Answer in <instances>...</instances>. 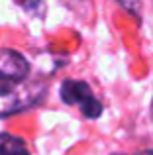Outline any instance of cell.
I'll list each match as a JSON object with an SVG mask.
<instances>
[{"label": "cell", "mask_w": 153, "mask_h": 155, "mask_svg": "<svg viewBox=\"0 0 153 155\" xmlns=\"http://www.w3.org/2000/svg\"><path fill=\"white\" fill-rule=\"evenodd\" d=\"M47 92L45 81L22 79V81H2L0 83V118L26 112L43 102Z\"/></svg>", "instance_id": "1"}, {"label": "cell", "mask_w": 153, "mask_h": 155, "mask_svg": "<svg viewBox=\"0 0 153 155\" xmlns=\"http://www.w3.org/2000/svg\"><path fill=\"white\" fill-rule=\"evenodd\" d=\"M59 96L67 106H79L80 114L88 120H96L102 116V102L94 96L92 88L84 81L65 79L59 87Z\"/></svg>", "instance_id": "2"}, {"label": "cell", "mask_w": 153, "mask_h": 155, "mask_svg": "<svg viewBox=\"0 0 153 155\" xmlns=\"http://www.w3.org/2000/svg\"><path fill=\"white\" fill-rule=\"evenodd\" d=\"M30 63L20 51L0 47V81H22L28 79Z\"/></svg>", "instance_id": "3"}, {"label": "cell", "mask_w": 153, "mask_h": 155, "mask_svg": "<svg viewBox=\"0 0 153 155\" xmlns=\"http://www.w3.org/2000/svg\"><path fill=\"white\" fill-rule=\"evenodd\" d=\"M0 155H31L26 141L8 132H0Z\"/></svg>", "instance_id": "4"}, {"label": "cell", "mask_w": 153, "mask_h": 155, "mask_svg": "<svg viewBox=\"0 0 153 155\" xmlns=\"http://www.w3.org/2000/svg\"><path fill=\"white\" fill-rule=\"evenodd\" d=\"M63 4L67 8H71L73 12H76V14H86L92 8L90 0H63Z\"/></svg>", "instance_id": "5"}, {"label": "cell", "mask_w": 153, "mask_h": 155, "mask_svg": "<svg viewBox=\"0 0 153 155\" xmlns=\"http://www.w3.org/2000/svg\"><path fill=\"white\" fill-rule=\"evenodd\" d=\"M20 6L30 14H41L43 12V2L45 0H16Z\"/></svg>", "instance_id": "6"}, {"label": "cell", "mask_w": 153, "mask_h": 155, "mask_svg": "<svg viewBox=\"0 0 153 155\" xmlns=\"http://www.w3.org/2000/svg\"><path fill=\"white\" fill-rule=\"evenodd\" d=\"M116 2H118L126 12H130L132 16L139 18V12H142V2H139V0H116Z\"/></svg>", "instance_id": "7"}, {"label": "cell", "mask_w": 153, "mask_h": 155, "mask_svg": "<svg viewBox=\"0 0 153 155\" xmlns=\"http://www.w3.org/2000/svg\"><path fill=\"white\" fill-rule=\"evenodd\" d=\"M114 155H153V149H143L138 153H114Z\"/></svg>", "instance_id": "8"}, {"label": "cell", "mask_w": 153, "mask_h": 155, "mask_svg": "<svg viewBox=\"0 0 153 155\" xmlns=\"http://www.w3.org/2000/svg\"><path fill=\"white\" fill-rule=\"evenodd\" d=\"M151 120H153V98H151Z\"/></svg>", "instance_id": "9"}]
</instances>
